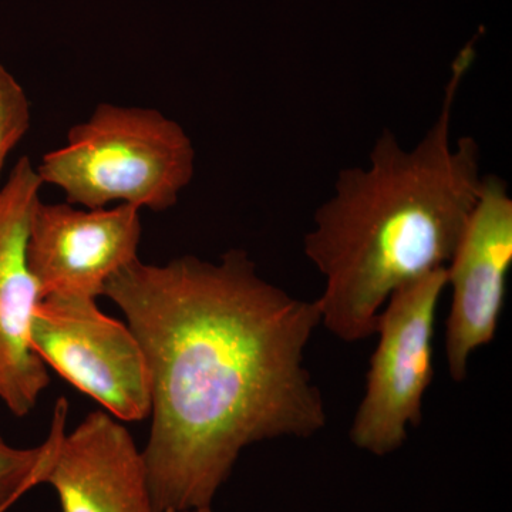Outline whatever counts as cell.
<instances>
[{
	"mask_svg": "<svg viewBox=\"0 0 512 512\" xmlns=\"http://www.w3.org/2000/svg\"><path fill=\"white\" fill-rule=\"evenodd\" d=\"M146 357L143 450L154 512L212 507L245 448L328 423L305 366L316 302L265 281L244 249L124 266L104 286Z\"/></svg>",
	"mask_w": 512,
	"mask_h": 512,
	"instance_id": "6da1fadb",
	"label": "cell"
},
{
	"mask_svg": "<svg viewBox=\"0 0 512 512\" xmlns=\"http://www.w3.org/2000/svg\"><path fill=\"white\" fill-rule=\"evenodd\" d=\"M474 60L467 46L453 63L440 116L419 143L393 131L377 137L366 167L340 171L313 217L303 252L325 279L320 325L346 343L376 335L394 292L446 268L480 197L484 175L473 137L451 141L461 83Z\"/></svg>",
	"mask_w": 512,
	"mask_h": 512,
	"instance_id": "7a4b0ae2",
	"label": "cell"
},
{
	"mask_svg": "<svg viewBox=\"0 0 512 512\" xmlns=\"http://www.w3.org/2000/svg\"><path fill=\"white\" fill-rule=\"evenodd\" d=\"M195 150L177 121L143 107L101 103L70 128L63 147L43 157L37 173L86 210L133 205L165 211L191 183Z\"/></svg>",
	"mask_w": 512,
	"mask_h": 512,
	"instance_id": "3957f363",
	"label": "cell"
},
{
	"mask_svg": "<svg viewBox=\"0 0 512 512\" xmlns=\"http://www.w3.org/2000/svg\"><path fill=\"white\" fill-rule=\"evenodd\" d=\"M446 288V268L437 269L394 292L379 313V342L349 430L359 450L389 456L406 443L409 429L420 426L424 394L434 377L437 308Z\"/></svg>",
	"mask_w": 512,
	"mask_h": 512,
	"instance_id": "277c9868",
	"label": "cell"
},
{
	"mask_svg": "<svg viewBox=\"0 0 512 512\" xmlns=\"http://www.w3.org/2000/svg\"><path fill=\"white\" fill-rule=\"evenodd\" d=\"M30 345L77 390L120 421L150 416V379L131 329L100 311L94 299L47 296L30 325Z\"/></svg>",
	"mask_w": 512,
	"mask_h": 512,
	"instance_id": "5b68a950",
	"label": "cell"
},
{
	"mask_svg": "<svg viewBox=\"0 0 512 512\" xmlns=\"http://www.w3.org/2000/svg\"><path fill=\"white\" fill-rule=\"evenodd\" d=\"M511 265L512 198L505 181L487 175L446 266L453 296L446 323V359L454 382L466 380L470 357L497 335Z\"/></svg>",
	"mask_w": 512,
	"mask_h": 512,
	"instance_id": "8992f818",
	"label": "cell"
},
{
	"mask_svg": "<svg viewBox=\"0 0 512 512\" xmlns=\"http://www.w3.org/2000/svg\"><path fill=\"white\" fill-rule=\"evenodd\" d=\"M140 210L133 205L79 210L40 201L30 224L28 265L40 296H103L107 281L138 259Z\"/></svg>",
	"mask_w": 512,
	"mask_h": 512,
	"instance_id": "52a82bcc",
	"label": "cell"
},
{
	"mask_svg": "<svg viewBox=\"0 0 512 512\" xmlns=\"http://www.w3.org/2000/svg\"><path fill=\"white\" fill-rule=\"evenodd\" d=\"M43 181L22 157L0 190V400L23 417L50 383L46 365L30 345V325L42 301L28 265L30 224Z\"/></svg>",
	"mask_w": 512,
	"mask_h": 512,
	"instance_id": "ba28073f",
	"label": "cell"
},
{
	"mask_svg": "<svg viewBox=\"0 0 512 512\" xmlns=\"http://www.w3.org/2000/svg\"><path fill=\"white\" fill-rule=\"evenodd\" d=\"M45 484L56 491L62 512H154L143 451L104 410L64 431Z\"/></svg>",
	"mask_w": 512,
	"mask_h": 512,
	"instance_id": "9c48e42d",
	"label": "cell"
},
{
	"mask_svg": "<svg viewBox=\"0 0 512 512\" xmlns=\"http://www.w3.org/2000/svg\"><path fill=\"white\" fill-rule=\"evenodd\" d=\"M67 402L57 400L50 434L42 446L16 448L0 436V512L8 511L22 495L45 484L47 471L55 457L57 444L66 431Z\"/></svg>",
	"mask_w": 512,
	"mask_h": 512,
	"instance_id": "30bf717a",
	"label": "cell"
},
{
	"mask_svg": "<svg viewBox=\"0 0 512 512\" xmlns=\"http://www.w3.org/2000/svg\"><path fill=\"white\" fill-rule=\"evenodd\" d=\"M30 104L18 80L0 64V173L6 158L28 133Z\"/></svg>",
	"mask_w": 512,
	"mask_h": 512,
	"instance_id": "8fae6325",
	"label": "cell"
},
{
	"mask_svg": "<svg viewBox=\"0 0 512 512\" xmlns=\"http://www.w3.org/2000/svg\"><path fill=\"white\" fill-rule=\"evenodd\" d=\"M185 512H214L212 507L197 508V510L185 511Z\"/></svg>",
	"mask_w": 512,
	"mask_h": 512,
	"instance_id": "7c38bea8",
	"label": "cell"
}]
</instances>
